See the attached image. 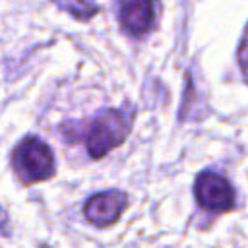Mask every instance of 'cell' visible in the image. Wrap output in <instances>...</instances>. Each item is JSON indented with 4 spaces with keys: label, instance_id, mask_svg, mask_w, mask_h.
Listing matches in <instances>:
<instances>
[{
    "label": "cell",
    "instance_id": "1",
    "mask_svg": "<svg viewBox=\"0 0 248 248\" xmlns=\"http://www.w3.org/2000/svg\"><path fill=\"white\" fill-rule=\"evenodd\" d=\"M128 130H130V118L126 116L124 110H118V108L101 110L87 132L89 157L101 159L110 149L118 147L126 140Z\"/></svg>",
    "mask_w": 248,
    "mask_h": 248
},
{
    "label": "cell",
    "instance_id": "2",
    "mask_svg": "<svg viewBox=\"0 0 248 248\" xmlns=\"http://www.w3.org/2000/svg\"><path fill=\"white\" fill-rule=\"evenodd\" d=\"M14 169L23 182L46 180L54 174V157L50 147L35 138H23L14 149Z\"/></svg>",
    "mask_w": 248,
    "mask_h": 248
},
{
    "label": "cell",
    "instance_id": "3",
    "mask_svg": "<svg viewBox=\"0 0 248 248\" xmlns=\"http://www.w3.org/2000/svg\"><path fill=\"white\" fill-rule=\"evenodd\" d=\"M196 202L207 211H229L234 207V188L213 170H203L194 182Z\"/></svg>",
    "mask_w": 248,
    "mask_h": 248
},
{
    "label": "cell",
    "instance_id": "4",
    "mask_svg": "<svg viewBox=\"0 0 248 248\" xmlns=\"http://www.w3.org/2000/svg\"><path fill=\"white\" fill-rule=\"evenodd\" d=\"M126 203H128V198L120 190L99 192L85 202L83 215L89 223L97 227H107V225H112L120 217Z\"/></svg>",
    "mask_w": 248,
    "mask_h": 248
},
{
    "label": "cell",
    "instance_id": "5",
    "mask_svg": "<svg viewBox=\"0 0 248 248\" xmlns=\"http://www.w3.org/2000/svg\"><path fill=\"white\" fill-rule=\"evenodd\" d=\"M118 17L130 35H143L153 27L155 21L153 0H120Z\"/></svg>",
    "mask_w": 248,
    "mask_h": 248
},
{
    "label": "cell",
    "instance_id": "6",
    "mask_svg": "<svg viewBox=\"0 0 248 248\" xmlns=\"http://www.w3.org/2000/svg\"><path fill=\"white\" fill-rule=\"evenodd\" d=\"M62 10L70 12L78 19H89L97 14V4L93 0H54Z\"/></svg>",
    "mask_w": 248,
    "mask_h": 248
},
{
    "label": "cell",
    "instance_id": "7",
    "mask_svg": "<svg viewBox=\"0 0 248 248\" xmlns=\"http://www.w3.org/2000/svg\"><path fill=\"white\" fill-rule=\"evenodd\" d=\"M6 225H8V215L4 207H0V231H6Z\"/></svg>",
    "mask_w": 248,
    "mask_h": 248
}]
</instances>
